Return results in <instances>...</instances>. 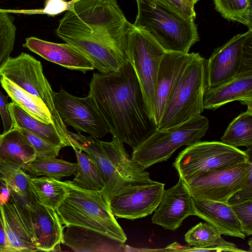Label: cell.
Listing matches in <instances>:
<instances>
[{"label":"cell","mask_w":252,"mask_h":252,"mask_svg":"<svg viewBox=\"0 0 252 252\" xmlns=\"http://www.w3.org/2000/svg\"><path fill=\"white\" fill-rule=\"evenodd\" d=\"M252 71V29H248L215 49L206 61V90Z\"/></svg>","instance_id":"13"},{"label":"cell","mask_w":252,"mask_h":252,"mask_svg":"<svg viewBox=\"0 0 252 252\" xmlns=\"http://www.w3.org/2000/svg\"><path fill=\"white\" fill-rule=\"evenodd\" d=\"M214 3L224 18L252 29V0H214Z\"/></svg>","instance_id":"33"},{"label":"cell","mask_w":252,"mask_h":252,"mask_svg":"<svg viewBox=\"0 0 252 252\" xmlns=\"http://www.w3.org/2000/svg\"><path fill=\"white\" fill-rule=\"evenodd\" d=\"M8 96L4 95L0 91V115L1 118L4 132L10 129L12 122L8 110Z\"/></svg>","instance_id":"40"},{"label":"cell","mask_w":252,"mask_h":252,"mask_svg":"<svg viewBox=\"0 0 252 252\" xmlns=\"http://www.w3.org/2000/svg\"><path fill=\"white\" fill-rule=\"evenodd\" d=\"M248 244L250 246V252H252V238H251L250 239Z\"/></svg>","instance_id":"44"},{"label":"cell","mask_w":252,"mask_h":252,"mask_svg":"<svg viewBox=\"0 0 252 252\" xmlns=\"http://www.w3.org/2000/svg\"><path fill=\"white\" fill-rule=\"evenodd\" d=\"M71 10L93 35L127 58V36L132 24L116 0H76Z\"/></svg>","instance_id":"6"},{"label":"cell","mask_w":252,"mask_h":252,"mask_svg":"<svg viewBox=\"0 0 252 252\" xmlns=\"http://www.w3.org/2000/svg\"><path fill=\"white\" fill-rule=\"evenodd\" d=\"M194 216L216 227L221 234L245 239L241 225L227 203L191 197Z\"/></svg>","instance_id":"21"},{"label":"cell","mask_w":252,"mask_h":252,"mask_svg":"<svg viewBox=\"0 0 252 252\" xmlns=\"http://www.w3.org/2000/svg\"><path fill=\"white\" fill-rule=\"evenodd\" d=\"M19 129L33 148L36 158H56L59 155L61 147L49 143L25 129Z\"/></svg>","instance_id":"35"},{"label":"cell","mask_w":252,"mask_h":252,"mask_svg":"<svg viewBox=\"0 0 252 252\" xmlns=\"http://www.w3.org/2000/svg\"><path fill=\"white\" fill-rule=\"evenodd\" d=\"M0 76H3L41 100L48 108L52 123L66 146H71L69 131L56 109L53 93L40 61L26 53L8 57L0 65Z\"/></svg>","instance_id":"8"},{"label":"cell","mask_w":252,"mask_h":252,"mask_svg":"<svg viewBox=\"0 0 252 252\" xmlns=\"http://www.w3.org/2000/svg\"><path fill=\"white\" fill-rule=\"evenodd\" d=\"M252 173V156L248 161L208 170L183 181L191 197L227 203Z\"/></svg>","instance_id":"11"},{"label":"cell","mask_w":252,"mask_h":252,"mask_svg":"<svg viewBox=\"0 0 252 252\" xmlns=\"http://www.w3.org/2000/svg\"><path fill=\"white\" fill-rule=\"evenodd\" d=\"M220 231L207 222H200L185 235L188 245L182 246L175 242L164 248L170 252H244L234 243L224 240Z\"/></svg>","instance_id":"20"},{"label":"cell","mask_w":252,"mask_h":252,"mask_svg":"<svg viewBox=\"0 0 252 252\" xmlns=\"http://www.w3.org/2000/svg\"><path fill=\"white\" fill-rule=\"evenodd\" d=\"M23 46L47 61L70 70L85 73L94 69L82 52L67 43H57L31 36L26 38Z\"/></svg>","instance_id":"19"},{"label":"cell","mask_w":252,"mask_h":252,"mask_svg":"<svg viewBox=\"0 0 252 252\" xmlns=\"http://www.w3.org/2000/svg\"><path fill=\"white\" fill-rule=\"evenodd\" d=\"M29 184L36 202L56 211L68 194L65 182L51 177L31 176Z\"/></svg>","instance_id":"27"},{"label":"cell","mask_w":252,"mask_h":252,"mask_svg":"<svg viewBox=\"0 0 252 252\" xmlns=\"http://www.w3.org/2000/svg\"><path fill=\"white\" fill-rule=\"evenodd\" d=\"M164 185L154 181L145 184L125 185L110 201L112 214L132 220L151 214L159 205Z\"/></svg>","instance_id":"15"},{"label":"cell","mask_w":252,"mask_h":252,"mask_svg":"<svg viewBox=\"0 0 252 252\" xmlns=\"http://www.w3.org/2000/svg\"><path fill=\"white\" fill-rule=\"evenodd\" d=\"M133 25L148 32L166 52L188 53L199 39L194 19L186 18L157 0H135Z\"/></svg>","instance_id":"3"},{"label":"cell","mask_w":252,"mask_h":252,"mask_svg":"<svg viewBox=\"0 0 252 252\" xmlns=\"http://www.w3.org/2000/svg\"><path fill=\"white\" fill-rule=\"evenodd\" d=\"M246 236L252 234V199L229 205Z\"/></svg>","instance_id":"37"},{"label":"cell","mask_w":252,"mask_h":252,"mask_svg":"<svg viewBox=\"0 0 252 252\" xmlns=\"http://www.w3.org/2000/svg\"><path fill=\"white\" fill-rule=\"evenodd\" d=\"M16 35L14 17L0 9V65L13 51Z\"/></svg>","instance_id":"34"},{"label":"cell","mask_w":252,"mask_h":252,"mask_svg":"<svg viewBox=\"0 0 252 252\" xmlns=\"http://www.w3.org/2000/svg\"><path fill=\"white\" fill-rule=\"evenodd\" d=\"M208 127L209 120L200 115L172 127L157 129L133 150L131 158L146 169L167 160L180 147L198 141L205 135Z\"/></svg>","instance_id":"7"},{"label":"cell","mask_w":252,"mask_h":252,"mask_svg":"<svg viewBox=\"0 0 252 252\" xmlns=\"http://www.w3.org/2000/svg\"><path fill=\"white\" fill-rule=\"evenodd\" d=\"M0 175L16 198L28 203L35 201L29 188V180L31 176L21 166L0 160Z\"/></svg>","instance_id":"31"},{"label":"cell","mask_w":252,"mask_h":252,"mask_svg":"<svg viewBox=\"0 0 252 252\" xmlns=\"http://www.w3.org/2000/svg\"><path fill=\"white\" fill-rule=\"evenodd\" d=\"M56 33L65 43L82 52L99 72L118 70L128 62L126 57L93 35L71 9L66 11L60 20Z\"/></svg>","instance_id":"10"},{"label":"cell","mask_w":252,"mask_h":252,"mask_svg":"<svg viewBox=\"0 0 252 252\" xmlns=\"http://www.w3.org/2000/svg\"><path fill=\"white\" fill-rule=\"evenodd\" d=\"M252 174L249 177L247 182L241 189L235 193L228 200L227 204L232 205L234 203L252 199Z\"/></svg>","instance_id":"39"},{"label":"cell","mask_w":252,"mask_h":252,"mask_svg":"<svg viewBox=\"0 0 252 252\" xmlns=\"http://www.w3.org/2000/svg\"><path fill=\"white\" fill-rule=\"evenodd\" d=\"M22 168L33 177L45 176L60 180L75 175L77 164L56 158H35L24 164Z\"/></svg>","instance_id":"30"},{"label":"cell","mask_w":252,"mask_h":252,"mask_svg":"<svg viewBox=\"0 0 252 252\" xmlns=\"http://www.w3.org/2000/svg\"><path fill=\"white\" fill-rule=\"evenodd\" d=\"M32 212L38 251H61L63 227L56 211L36 202Z\"/></svg>","instance_id":"23"},{"label":"cell","mask_w":252,"mask_h":252,"mask_svg":"<svg viewBox=\"0 0 252 252\" xmlns=\"http://www.w3.org/2000/svg\"><path fill=\"white\" fill-rule=\"evenodd\" d=\"M76 157L77 168L71 182L86 190L100 191L104 186L103 176L95 163L83 151L72 147Z\"/></svg>","instance_id":"29"},{"label":"cell","mask_w":252,"mask_h":252,"mask_svg":"<svg viewBox=\"0 0 252 252\" xmlns=\"http://www.w3.org/2000/svg\"><path fill=\"white\" fill-rule=\"evenodd\" d=\"M10 189L4 179L0 175V204L3 205L8 201Z\"/></svg>","instance_id":"41"},{"label":"cell","mask_w":252,"mask_h":252,"mask_svg":"<svg viewBox=\"0 0 252 252\" xmlns=\"http://www.w3.org/2000/svg\"><path fill=\"white\" fill-rule=\"evenodd\" d=\"M0 252H11L5 233L0 212Z\"/></svg>","instance_id":"42"},{"label":"cell","mask_w":252,"mask_h":252,"mask_svg":"<svg viewBox=\"0 0 252 252\" xmlns=\"http://www.w3.org/2000/svg\"><path fill=\"white\" fill-rule=\"evenodd\" d=\"M221 142L230 146L249 147L252 145V106H248L229 125L221 138Z\"/></svg>","instance_id":"32"},{"label":"cell","mask_w":252,"mask_h":252,"mask_svg":"<svg viewBox=\"0 0 252 252\" xmlns=\"http://www.w3.org/2000/svg\"><path fill=\"white\" fill-rule=\"evenodd\" d=\"M166 5L182 16L194 19L196 13L194 8L189 6L185 0H157Z\"/></svg>","instance_id":"38"},{"label":"cell","mask_w":252,"mask_h":252,"mask_svg":"<svg viewBox=\"0 0 252 252\" xmlns=\"http://www.w3.org/2000/svg\"><path fill=\"white\" fill-rule=\"evenodd\" d=\"M76 0L66 1L65 0H46L43 8L39 9L11 10H5L9 13H22L26 14H41L54 16L72 8Z\"/></svg>","instance_id":"36"},{"label":"cell","mask_w":252,"mask_h":252,"mask_svg":"<svg viewBox=\"0 0 252 252\" xmlns=\"http://www.w3.org/2000/svg\"><path fill=\"white\" fill-rule=\"evenodd\" d=\"M252 146L243 151L222 142L197 141L181 152L173 164L183 180L208 170L249 160Z\"/></svg>","instance_id":"12"},{"label":"cell","mask_w":252,"mask_h":252,"mask_svg":"<svg viewBox=\"0 0 252 252\" xmlns=\"http://www.w3.org/2000/svg\"><path fill=\"white\" fill-rule=\"evenodd\" d=\"M35 158L33 148L18 128L0 134V160L22 167Z\"/></svg>","instance_id":"25"},{"label":"cell","mask_w":252,"mask_h":252,"mask_svg":"<svg viewBox=\"0 0 252 252\" xmlns=\"http://www.w3.org/2000/svg\"><path fill=\"white\" fill-rule=\"evenodd\" d=\"M206 89V61L195 53L176 81L158 129L172 127L200 115L204 110Z\"/></svg>","instance_id":"5"},{"label":"cell","mask_w":252,"mask_h":252,"mask_svg":"<svg viewBox=\"0 0 252 252\" xmlns=\"http://www.w3.org/2000/svg\"><path fill=\"white\" fill-rule=\"evenodd\" d=\"M72 147L84 152L100 171L104 186L99 191L109 203L112 197L128 184H145L151 183L149 173L134 162L127 153L123 143L114 137L105 142L91 135L69 131Z\"/></svg>","instance_id":"2"},{"label":"cell","mask_w":252,"mask_h":252,"mask_svg":"<svg viewBox=\"0 0 252 252\" xmlns=\"http://www.w3.org/2000/svg\"><path fill=\"white\" fill-rule=\"evenodd\" d=\"M89 87L88 95L109 133L133 150L158 129L128 62L116 71L94 73Z\"/></svg>","instance_id":"1"},{"label":"cell","mask_w":252,"mask_h":252,"mask_svg":"<svg viewBox=\"0 0 252 252\" xmlns=\"http://www.w3.org/2000/svg\"><path fill=\"white\" fill-rule=\"evenodd\" d=\"M32 210L20 203L11 191L8 201L2 205L0 204L4 229L11 252L38 251Z\"/></svg>","instance_id":"16"},{"label":"cell","mask_w":252,"mask_h":252,"mask_svg":"<svg viewBox=\"0 0 252 252\" xmlns=\"http://www.w3.org/2000/svg\"><path fill=\"white\" fill-rule=\"evenodd\" d=\"M154 211L152 223L171 231L177 229L187 217L194 216L191 196L182 178L179 177L173 187L164 189Z\"/></svg>","instance_id":"17"},{"label":"cell","mask_w":252,"mask_h":252,"mask_svg":"<svg viewBox=\"0 0 252 252\" xmlns=\"http://www.w3.org/2000/svg\"><path fill=\"white\" fill-rule=\"evenodd\" d=\"M252 106V71L242 73L213 89L206 90L204 109L215 110L232 101Z\"/></svg>","instance_id":"24"},{"label":"cell","mask_w":252,"mask_h":252,"mask_svg":"<svg viewBox=\"0 0 252 252\" xmlns=\"http://www.w3.org/2000/svg\"><path fill=\"white\" fill-rule=\"evenodd\" d=\"M165 53L148 32L132 24L127 36V60L136 75L149 111L153 119L158 73Z\"/></svg>","instance_id":"9"},{"label":"cell","mask_w":252,"mask_h":252,"mask_svg":"<svg viewBox=\"0 0 252 252\" xmlns=\"http://www.w3.org/2000/svg\"><path fill=\"white\" fill-rule=\"evenodd\" d=\"M186 1V0H185Z\"/></svg>","instance_id":"46"},{"label":"cell","mask_w":252,"mask_h":252,"mask_svg":"<svg viewBox=\"0 0 252 252\" xmlns=\"http://www.w3.org/2000/svg\"><path fill=\"white\" fill-rule=\"evenodd\" d=\"M0 83L12 102L24 111L42 123L53 124L50 113L41 100L3 76H0Z\"/></svg>","instance_id":"28"},{"label":"cell","mask_w":252,"mask_h":252,"mask_svg":"<svg viewBox=\"0 0 252 252\" xmlns=\"http://www.w3.org/2000/svg\"><path fill=\"white\" fill-rule=\"evenodd\" d=\"M191 8H194V0H185Z\"/></svg>","instance_id":"43"},{"label":"cell","mask_w":252,"mask_h":252,"mask_svg":"<svg viewBox=\"0 0 252 252\" xmlns=\"http://www.w3.org/2000/svg\"><path fill=\"white\" fill-rule=\"evenodd\" d=\"M68 194L56 212L63 224L79 226L125 243L126 235L99 191L79 188L64 182Z\"/></svg>","instance_id":"4"},{"label":"cell","mask_w":252,"mask_h":252,"mask_svg":"<svg viewBox=\"0 0 252 252\" xmlns=\"http://www.w3.org/2000/svg\"><path fill=\"white\" fill-rule=\"evenodd\" d=\"M62 244L74 252H125V243L94 230L79 226H65Z\"/></svg>","instance_id":"22"},{"label":"cell","mask_w":252,"mask_h":252,"mask_svg":"<svg viewBox=\"0 0 252 252\" xmlns=\"http://www.w3.org/2000/svg\"><path fill=\"white\" fill-rule=\"evenodd\" d=\"M53 101L63 121L78 133L85 132L96 138L109 133L104 120L88 95L75 96L61 88L58 92H54Z\"/></svg>","instance_id":"14"},{"label":"cell","mask_w":252,"mask_h":252,"mask_svg":"<svg viewBox=\"0 0 252 252\" xmlns=\"http://www.w3.org/2000/svg\"><path fill=\"white\" fill-rule=\"evenodd\" d=\"M199 0H194V5L199 1Z\"/></svg>","instance_id":"45"},{"label":"cell","mask_w":252,"mask_h":252,"mask_svg":"<svg viewBox=\"0 0 252 252\" xmlns=\"http://www.w3.org/2000/svg\"><path fill=\"white\" fill-rule=\"evenodd\" d=\"M195 53L165 52L163 55L158 73L153 110V117L157 127L178 77Z\"/></svg>","instance_id":"18"},{"label":"cell","mask_w":252,"mask_h":252,"mask_svg":"<svg viewBox=\"0 0 252 252\" xmlns=\"http://www.w3.org/2000/svg\"><path fill=\"white\" fill-rule=\"evenodd\" d=\"M12 127L25 129L62 148L66 147L52 123L45 124L30 115L13 102L8 104Z\"/></svg>","instance_id":"26"}]
</instances>
